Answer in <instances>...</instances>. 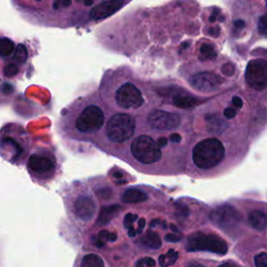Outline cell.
I'll return each mask as SVG.
<instances>
[{"label": "cell", "instance_id": "cell-12", "mask_svg": "<svg viewBox=\"0 0 267 267\" xmlns=\"http://www.w3.org/2000/svg\"><path fill=\"white\" fill-rule=\"evenodd\" d=\"M249 222L256 231H264L267 226V215L261 210H253L249 214Z\"/></svg>", "mask_w": 267, "mask_h": 267}, {"label": "cell", "instance_id": "cell-19", "mask_svg": "<svg viewBox=\"0 0 267 267\" xmlns=\"http://www.w3.org/2000/svg\"><path fill=\"white\" fill-rule=\"evenodd\" d=\"M256 267H267V254L260 253L255 257Z\"/></svg>", "mask_w": 267, "mask_h": 267}, {"label": "cell", "instance_id": "cell-1", "mask_svg": "<svg viewBox=\"0 0 267 267\" xmlns=\"http://www.w3.org/2000/svg\"><path fill=\"white\" fill-rule=\"evenodd\" d=\"M33 56L31 43L0 33V102L11 99L17 85L30 75Z\"/></svg>", "mask_w": 267, "mask_h": 267}, {"label": "cell", "instance_id": "cell-16", "mask_svg": "<svg viewBox=\"0 0 267 267\" xmlns=\"http://www.w3.org/2000/svg\"><path fill=\"white\" fill-rule=\"evenodd\" d=\"M81 267H104V263L98 255L88 254L83 258Z\"/></svg>", "mask_w": 267, "mask_h": 267}, {"label": "cell", "instance_id": "cell-13", "mask_svg": "<svg viewBox=\"0 0 267 267\" xmlns=\"http://www.w3.org/2000/svg\"><path fill=\"white\" fill-rule=\"evenodd\" d=\"M120 211V206L119 205H111V206H107L103 207L101 209V211L99 213L98 219H97V223L99 225H106L108 224L112 218L115 216L116 213H118Z\"/></svg>", "mask_w": 267, "mask_h": 267}, {"label": "cell", "instance_id": "cell-18", "mask_svg": "<svg viewBox=\"0 0 267 267\" xmlns=\"http://www.w3.org/2000/svg\"><path fill=\"white\" fill-rule=\"evenodd\" d=\"M96 195L99 199H102V200H109L113 197V191L111 188H100L98 189L96 191Z\"/></svg>", "mask_w": 267, "mask_h": 267}, {"label": "cell", "instance_id": "cell-3", "mask_svg": "<svg viewBox=\"0 0 267 267\" xmlns=\"http://www.w3.org/2000/svg\"><path fill=\"white\" fill-rule=\"evenodd\" d=\"M109 110L104 127L98 136H101L112 145H125L136 136L138 130L137 115L133 113Z\"/></svg>", "mask_w": 267, "mask_h": 267}, {"label": "cell", "instance_id": "cell-24", "mask_svg": "<svg viewBox=\"0 0 267 267\" xmlns=\"http://www.w3.org/2000/svg\"><path fill=\"white\" fill-rule=\"evenodd\" d=\"M145 227V219L144 218H140L139 219V227L137 230V234H141L143 232V230H144Z\"/></svg>", "mask_w": 267, "mask_h": 267}, {"label": "cell", "instance_id": "cell-14", "mask_svg": "<svg viewBox=\"0 0 267 267\" xmlns=\"http://www.w3.org/2000/svg\"><path fill=\"white\" fill-rule=\"evenodd\" d=\"M140 243L151 250H159L162 246L161 238L154 232H148L145 236H143L140 239Z\"/></svg>", "mask_w": 267, "mask_h": 267}, {"label": "cell", "instance_id": "cell-8", "mask_svg": "<svg viewBox=\"0 0 267 267\" xmlns=\"http://www.w3.org/2000/svg\"><path fill=\"white\" fill-rule=\"evenodd\" d=\"M210 219L223 231H231L241 222L242 214L233 206L222 205L210 213Z\"/></svg>", "mask_w": 267, "mask_h": 267}, {"label": "cell", "instance_id": "cell-11", "mask_svg": "<svg viewBox=\"0 0 267 267\" xmlns=\"http://www.w3.org/2000/svg\"><path fill=\"white\" fill-rule=\"evenodd\" d=\"M148 199V195L138 188H130L121 195V202L125 204H138Z\"/></svg>", "mask_w": 267, "mask_h": 267}, {"label": "cell", "instance_id": "cell-7", "mask_svg": "<svg viewBox=\"0 0 267 267\" xmlns=\"http://www.w3.org/2000/svg\"><path fill=\"white\" fill-rule=\"evenodd\" d=\"M186 250L188 252H209L223 256L227 253V245L223 239L214 234L198 232L188 237Z\"/></svg>", "mask_w": 267, "mask_h": 267}, {"label": "cell", "instance_id": "cell-21", "mask_svg": "<svg viewBox=\"0 0 267 267\" xmlns=\"http://www.w3.org/2000/svg\"><path fill=\"white\" fill-rule=\"evenodd\" d=\"M137 218H138L137 214H132V213L127 214L125 217V221H123V225H125V227L127 228H130L132 224L137 221Z\"/></svg>", "mask_w": 267, "mask_h": 267}, {"label": "cell", "instance_id": "cell-28", "mask_svg": "<svg viewBox=\"0 0 267 267\" xmlns=\"http://www.w3.org/2000/svg\"><path fill=\"white\" fill-rule=\"evenodd\" d=\"M186 267H205V266L202 265V264L197 263V262H190V263L187 264Z\"/></svg>", "mask_w": 267, "mask_h": 267}, {"label": "cell", "instance_id": "cell-5", "mask_svg": "<svg viewBox=\"0 0 267 267\" xmlns=\"http://www.w3.org/2000/svg\"><path fill=\"white\" fill-rule=\"evenodd\" d=\"M244 86L252 96L267 95V54H253L244 71Z\"/></svg>", "mask_w": 267, "mask_h": 267}, {"label": "cell", "instance_id": "cell-32", "mask_svg": "<svg viewBox=\"0 0 267 267\" xmlns=\"http://www.w3.org/2000/svg\"><path fill=\"white\" fill-rule=\"evenodd\" d=\"M143 263H144V259H141V260H139V261L137 262V267H141Z\"/></svg>", "mask_w": 267, "mask_h": 267}, {"label": "cell", "instance_id": "cell-25", "mask_svg": "<svg viewBox=\"0 0 267 267\" xmlns=\"http://www.w3.org/2000/svg\"><path fill=\"white\" fill-rule=\"evenodd\" d=\"M144 263L146 264L147 267H155L156 266V262L152 258H144Z\"/></svg>", "mask_w": 267, "mask_h": 267}, {"label": "cell", "instance_id": "cell-23", "mask_svg": "<svg viewBox=\"0 0 267 267\" xmlns=\"http://www.w3.org/2000/svg\"><path fill=\"white\" fill-rule=\"evenodd\" d=\"M109 235H110V233L107 230H102V231L99 232L98 238L102 241H107L109 239Z\"/></svg>", "mask_w": 267, "mask_h": 267}, {"label": "cell", "instance_id": "cell-27", "mask_svg": "<svg viewBox=\"0 0 267 267\" xmlns=\"http://www.w3.org/2000/svg\"><path fill=\"white\" fill-rule=\"evenodd\" d=\"M116 240H117V235L114 234V233H110L108 241H110V242H115Z\"/></svg>", "mask_w": 267, "mask_h": 267}, {"label": "cell", "instance_id": "cell-15", "mask_svg": "<svg viewBox=\"0 0 267 267\" xmlns=\"http://www.w3.org/2000/svg\"><path fill=\"white\" fill-rule=\"evenodd\" d=\"M255 27L260 37L267 39V11H261L256 16Z\"/></svg>", "mask_w": 267, "mask_h": 267}, {"label": "cell", "instance_id": "cell-6", "mask_svg": "<svg viewBox=\"0 0 267 267\" xmlns=\"http://www.w3.org/2000/svg\"><path fill=\"white\" fill-rule=\"evenodd\" d=\"M132 157L142 165H152L161 161L163 156L156 140L145 133H137L130 142Z\"/></svg>", "mask_w": 267, "mask_h": 267}, {"label": "cell", "instance_id": "cell-26", "mask_svg": "<svg viewBox=\"0 0 267 267\" xmlns=\"http://www.w3.org/2000/svg\"><path fill=\"white\" fill-rule=\"evenodd\" d=\"M218 267H240V266H238L236 263L234 262H225L222 265H219Z\"/></svg>", "mask_w": 267, "mask_h": 267}, {"label": "cell", "instance_id": "cell-2", "mask_svg": "<svg viewBox=\"0 0 267 267\" xmlns=\"http://www.w3.org/2000/svg\"><path fill=\"white\" fill-rule=\"evenodd\" d=\"M109 110L99 95H89L74 102L64 113L62 131L75 138L97 137L107 121Z\"/></svg>", "mask_w": 267, "mask_h": 267}, {"label": "cell", "instance_id": "cell-17", "mask_svg": "<svg viewBox=\"0 0 267 267\" xmlns=\"http://www.w3.org/2000/svg\"><path fill=\"white\" fill-rule=\"evenodd\" d=\"M178 258V254L175 250H169L167 254L160 256L159 263L161 267H168L170 265H174Z\"/></svg>", "mask_w": 267, "mask_h": 267}, {"label": "cell", "instance_id": "cell-20", "mask_svg": "<svg viewBox=\"0 0 267 267\" xmlns=\"http://www.w3.org/2000/svg\"><path fill=\"white\" fill-rule=\"evenodd\" d=\"M189 215V209L183 204L177 205V216L178 218H186Z\"/></svg>", "mask_w": 267, "mask_h": 267}, {"label": "cell", "instance_id": "cell-30", "mask_svg": "<svg viewBox=\"0 0 267 267\" xmlns=\"http://www.w3.org/2000/svg\"><path fill=\"white\" fill-rule=\"evenodd\" d=\"M95 245H96V246L98 247V249H101V247H103V246H104V241L100 240L99 238H98V239L96 240V243H95Z\"/></svg>", "mask_w": 267, "mask_h": 267}, {"label": "cell", "instance_id": "cell-22", "mask_svg": "<svg viewBox=\"0 0 267 267\" xmlns=\"http://www.w3.org/2000/svg\"><path fill=\"white\" fill-rule=\"evenodd\" d=\"M165 240L167 242H175L176 243V242H178L180 240V237L177 236L176 234H167L165 236Z\"/></svg>", "mask_w": 267, "mask_h": 267}, {"label": "cell", "instance_id": "cell-33", "mask_svg": "<svg viewBox=\"0 0 267 267\" xmlns=\"http://www.w3.org/2000/svg\"><path fill=\"white\" fill-rule=\"evenodd\" d=\"M171 230H173L174 232H176V233H178V228H177V226H175L174 224H171Z\"/></svg>", "mask_w": 267, "mask_h": 267}, {"label": "cell", "instance_id": "cell-4", "mask_svg": "<svg viewBox=\"0 0 267 267\" xmlns=\"http://www.w3.org/2000/svg\"><path fill=\"white\" fill-rule=\"evenodd\" d=\"M225 154V145L222 140L207 136L199 139L193 145L191 158L198 169L211 170L222 163Z\"/></svg>", "mask_w": 267, "mask_h": 267}, {"label": "cell", "instance_id": "cell-29", "mask_svg": "<svg viewBox=\"0 0 267 267\" xmlns=\"http://www.w3.org/2000/svg\"><path fill=\"white\" fill-rule=\"evenodd\" d=\"M136 234H137V231H136L135 228H134L133 226H131V227L129 228V236H130V237H135Z\"/></svg>", "mask_w": 267, "mask_h": 267}, {"label": "cell", "instance_id": "cell-9", "mask_svg": "<svg viewBox=\"0 0 267 267\" xmlns=\"http://www.w3.org/2000/svg\"><path fill=\"white\" fill-rule=\"evenodd\" d=\"M27 168L31 174L46 177L51 176L55 169V161L47 150L34 152L27 160Z\"/></svg>", "mask_w": 267, "mask_h": 267}, {"label": "cell", "instance_id": "cell-31", "mask_svg": "<svg viewBox=\"0 0 267 267\" xmlns=\"http://www.w3.org/2000/svg\"><path fill=\"white\" fill-rule=\"evenodd\" d=\"M113 177L114 178H122V174L121 173H119V171H114V173H113Z\"/></svg>", "mask_w": 267, "mask_h": 267}, {"label": "cell", "instance_id": "cell-10", "mask_svg": "<svg viewBox=\"0 0 267 267\" xmlns=\"http://www.w3.org/2000/svg\"><path fill=\"white\" fill-rule=\"evenodd\" d=\"M74 213L83 222H90L96 214V204L88 195H81L74 202Z\"/></svg>", "mask_w": 267, "mask_h": 267}]
</instances>
